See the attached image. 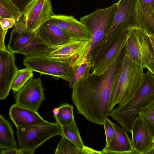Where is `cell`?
Instances as JSON below:
<instances>
[{
  "label": "cell",
  "instance_id": "d4e9b609",
  "mask_svg": "<svg viewBox=\"0 0 154 154\" xmlns=\"http://www.w3.org/2000/svg\"><path fill=\"white\" fill-rule=\"evenodd\" d=\"M23 15L10 0H0V18L13 19L17 21L21 20Z\"/></svg>",
  "mask_w": 154,
  "mask_h": 154
},
{
  "label": "cell",
  "instance_id": "60d3db41",
  "mask_svg": "<svg viewBox=\"0 0 154 154\" xmlns=\"http://www.w3.org/2000/svg\"><path fill=\"white\" fill-rule=\"evenodd\" d=\"M154 1V0H153Z\"/></svg>",
  "mask_w": 154,
  "mask_h": 154
},
{
  "label": "cell",
  "instance_id": "f35d334b",
  "mask_svg": "<svg viewBox=\"0 0 154 154\" xmlns=\"http://www.w3.org/2000/svg\"><path fill=\"white\" fill-rule=\"evenodd\" d=\"M151 41L154 52V37L150 35H147Z\"/></svg>",
  "mask_w": 154,
  "mask_h": 154
},
{
  "label": "cell",
  "instance_id": "1f68e13d",
  "mask_svg": "<svg viewBox=\"0 0 154 154\" xmlns=\"http://www.w3.org/2000/svg\"><path fill=\"white\" fill-rule=\"evenodd\" d=\"M15 22L13 19L0 18V26L3 30H8L14 25Z\"/></svg>",
  "mask_w": 154,
  "mask_h": 154
},
{
  "label": "cell",
  "instance_id": "83f0119b",
  "mask_svg": "<svg viewBox=\"0 0 154 154\" xmlns=\"http://www.w3.org/2000/svg\"><path fill=\"white\" fill-rule=\"evenodd\" d=\"M139 116L154 136V112L146 107L140 110Z\"/></svg>",
  "mask_w": 154,
  "mask_h": 154
},
{
  "label": "cell",
  "instance_id": "7a4b0ae2",
  "mask_svg": "<svg viewBox=\"0 0 154 154\" xmlns=\"http://www.w3.org/2000/svg\"><path fill=\"white\" fill-rule=\"evenodd\" d=\"M154 100V75L148 71L144 74L142 82L132 96L119 104L110 116L128 132L131 133L133 124L143 108Z\"/></svg>",
  "mask_w": 154,
  "mask_h": 154
},
{
  "label": "cell",
  "instance_id": "e0dca14e",
  "mask_svg": "<svg viewBox=\"0 0 154 154\" xmlns=\"http://www.w3.org/2000/svg\"><path fill=\"white\" fill-rule=\"evenodd\" d=\"M9 114L16 127L34 125L47 122L38 112L15 103L11 106Z\"/></svg>",
  "mask_w": 154,
  "mask_h": 154
},
{
  "label": "cell",
  "instance_id": "44dd1931",
  "mask_svg": "<svg viewBox=\"0 0 154 154\" xmlns=\"http://www.w3.org/2000/svg\"><path fill=\"white\" fill-rule=\"evenodd\" d=\"M36 35V31L30 32L26 30L22 33H19L14 29L11 32L7 46L8 50L13 53H17L27 45Z\"/></svg>",
  "mask_w": 154,
  "mask_h": 154
},
{
  "label": "cell",
  "instance_id": "52a82bcc",
  "mask_svg": "<svg viewBox=\"0 0 154 154\" xmlns=\"http://www.w3.org/2000/svg\"><path fill=\"white\" fill-rule=\"evenodd\" d=\"M16 127L19 148L33 151L50 138L62 134L61 128L56 122L47 121L34 125Z\"/></svg>",
  "mask_w": 154,
  "mask_h": 154
},
{
  "label": "cell",
  "instance_id": "2e32d148",
  "mask_svg": "<svg viewBox=\"0 0 154 154\" xmlns=\"http://www.w3.org/2000/svg\"><path fill=\"white\" fill-rule=\"evenodd\" d=\"M128 31L118 36L103 57L92 67L91 74L100 75L108 68L124 48L128 36Z\"/></svg>",
  "mask_w": 154,
  "mask_h": 154
},
{
  "label": "cell",
  "instance_id": "5b68a950",
  "mask_svg": "<svg viewBox=\"0 0 154 154\" xmlns=\"http://www.w3.org/2000/svg\"><path fill=\"white\" fill-rule=\"evenodd\" d=\"M118 8L116 2L108 8H98L94 12L80 18L91 33L90 44L83 63H91L93 54L113 22Z\"/></svg>",
  "mask_w": 154,
  "mask_h": 154
},
{
  "label": "cell",
  "instance_id": "4316f807",
  "mask_svg": "<svg viewBox=\"0 0 154 154\" xmlns=\"http://www.w3.org/2000/svg\"><path fill=\"white\" fill-rule=\"evenodd\" d=\"M33 75V71L29 68L18 69L11 87L13 94L19 91Z\"/></svg>",
  "mask_w": 154,
  "mask_h": 154
},
{
  "label": "cell",
  "instance_id": "ac0fdd59",
  "mask_svg": "<svg viewBox=\"0 0 154 154\" xmlns=\"http://www.w3.org/2000/svg\"><path fill=\"white\" fill-rule=\"evenodd\" d=\"M114 125L117 137L113 139L109 146L101 150L102 154H134L135 152L131 139L126 131L116 123Z\"/></svg>",
  "mask_w": 154,
  "mask_h": 154
},
{
  "label": "cell",
  "instance_id": "8d00e7d4",
  "mask_svg": "<svg viewBox=\"0 0 154 154\" xmlns=\"http://www.w3.org/2000/svg\"><path fill=\"white\" fill-rule=\"evenodd\" d=\"M139 2L150 5L154 8L153 0H138Z\"/></svg>",
  "mask_w": 154,
  "mask_h": 154
},
{
  "label": "cell",
  "instance_id": "f1b7e54d",
  "mask_svg": "<svg viewBox=\"0 0 154 154\" xmlns=\"http://www.w3.org/2000/svg\"><path fill=\"white\" fill-rule=\"evenodd\" d=\"M90 63L85 62L80 64L76 69L71 80L69 82V87L72 89L73 86L78 82L85 74L90 66Z\"/></svg>",
  "mask_w": 154,
  "mask_h": 154
},
{
  "label": "cell",
  "instance_id": "3957f363",
  "mask_svg": "<svg viewBox=\"0 0 154 154\" xmlns=\"http://www.w3.org/2000/svg\"><path fill=\"white\" fill-rule=\"evenodd\" d=\"M117 3L113 22L93 54V60L95 63L103 57L121 34L130 29L139 28L137 11L138 0H119Z\"/></svg>",
  "mask_w": 154,
  "mask_h": 154
},
{
  "label": "cell",
  "instance_id": "4dcf8cb0",
  "mask_svg": "<svg viewBox=\"0 0 154 154\" xmlns=\"http://www.w3.org/2000/svg\"><path fill=\"white\" fill-rule=\"evenodd\" d=\"M23 14L34 0H10Z\"/></svg>",
  "mask_w": 154,
  "mask_h": 154
},
{
  "label": "cell",
  "instance_id": "7c38bea8",
  "mask_svg": "<svg viewBox=\"0 0 154 154\" xmlns=\"http://www.w3.org/2000/svg\"><path fill=\"white\" fill-rule=\"evenodd\" d=\"M50 0H34L23 14L26 30L35 31L45 20L55 14Z\"/></svg>",
  "mask_w": 154,
  "mask_h": 154
},
{
  "label": "cell",
  "instance_id": "d6a6232c",
  "mask_svg": "<svg viewBox=\"0 0 154 154\" xmlns=\"http://www.w3.org/2000/svg\"><path fill=\"white\" fill-rule=\"evenodd\" d=\"M22 19V18H21ZM15 21L14 29L17 32L22 33L26 30V25L24 18L22 20Z\"/></svg>",
  "mask_w": 154,
  "mask_h": 154
},
{
  "label": "cell",
  "instance_id": "277c9868",
  "mask_svg": "<svg viewBox=\"0 0 154 154\" xmlns=\"http://www.w3.org/2000/svg\"><path fill=\"white\" fill-rule=\"evenodd\" d=\"M143 69L131 60L125 49L110 101L111 112L116 105L125 102L134 94L142 82Z\"/></svg>",
  "mask_w": 154,
  "mask_h": 154
},
{
  "label": "cell",
  "instance_id": "d590c367",
  "mask_svg": "<svg viewBox=\"0 0 154 154\" xmlns=\"http://www.w3.org/2000/svg\"><path fill=\"white\" fill-rule=\"evenodd\" d=\"M20 154H34V151L27 149L19 148Z\"/></svg>",
  "mask_w": 154,
  "mask_h": 154
},
{
  "label": "cell",
  "instance_id": "4fadbf2b",
  "mask_svg": "<svg viewBox=\"0 0 154 154\" xmlns=\"http://www.w3.org/2000/svg\"><path fill=\"white\" fill-rule=\"evenodd\" d=\"M35 31L37 35L52 48L62 45L72 38L61 30L50 18L43 22Z\"/></svg>",
  "mask_w": 154,
  "mask_h": 154
},
{
  "label": "cell",
  "instance_id": "836d02e7",
  "mask_svg": "<svg viewBox=\"0 0 154 154\" xmlns=\"http://www.w3.org/2000/svg\"><path fill=\"white\" fill-rule=\"evenodd\" d=\"M8 30H3L0 26V50L7 49L5 44V41L6 35L7 32Z\"/></svg>",
  "mask_w": 154,
  "mask_h": 154
},
{
  "label": "cell",
  "instance_id": "74e56055",
  "mask_svg": "<svg viewBox=\"0 0 154 154\" xmlns=\"http://www.w3.org/2000/svg\"><path fill=\"white\" fill-rule=\"evenodd\" d=\"M145 154H154V144L147 150Z\"/></svg>",
  "mask_w": 154,
  "mask_h": 154
},
{
  "label": "cell",
  "instance_id": "8fae6325",
  "mask_svg": "<svg viewBox=\"0 0 154 154\" xmlns=\"http://www.w3.org/2000/svg\"><path fill=\"white\" fill-rule=\"evenodd\" d=\"M7 49L0 50V100L5 99L9 95L18 69L15 57Z\"/></svg>",
  "mask_w": 154,
  "mask_h": 154
},
{
  "label": "cell",
  "instance_id": "f546056e",
  "mask_svg": "<svg viewBox=\"0 0 154 154\" xmlns=\"http://www.w3.org/2000/svg\"><path fill=\"white\" fill-rule=\"evenodd\" d=\"M104 126L105 134L106 144L105 147H108L111 141L117 137V135L114 127V123L107 118L104 122Z\"/></svg>",
  "mask_w": 154,
  "mask_h": 154
},
{
  "label": "cell",
  "instance_id": "30bf717a",
  "mask_svg": "<svg viewBox=\"0 0 154 154\" xmlns=\"http://www.w3.org/2000/svg\"><path fill=\"white\" fill-rule=\"evenodd\" d=\"M15 104L38 112L45 97L44 89L39 78H31L15 96Z\"/></svg>",
  "mask_w": 154,
  "mask_h": 154
},
{
  "label": "cell",
  "instance_id": "603a6c76",
  "mask_svg": "<svg viewBox=\"0 0 154 154\" xmlns=\"http://www.w3.org/2000/svg\"><path fill=\"white\" fill-rule=\"evenodd\" d=\"M36 35L27 45L19 51L17 53L28 56L42 54H48L52 49Z\"/></svg>",
  "mask_w": 154,
  "mask_h": 154
},
{
  "label": "cell",
  "instance_id": "9c48e42d",
  "mask_svg": "<svg viewBox=\"0 0 154 154\" xmlns=\"http://www.w3.org/2000/svg\"><path fill=\"white\" fill-rule=\"evenodd\" d=\"M90 42V39L71 38L67 42L53 48L48 55L52 58L66 63L76 69L85 59Z\"/></svg>",
  "mask_w": 154,
  "mask_h": 154
},
{
  "label": "cell",
  "instance_id": "484cf974",
  "mask_svg": "<svg viewBox=\"0 0 154 154\" xmlns=\"http://www.w3.org/2000/svg\"><path fill=\"white\" fill-rule=\"evenodd\" d=\"M60 127L62 133L61 136H65L80 148L83 149L86 146L82 140L75 122L70 125Z\"/></svg>",
  "mask_w": 154,
  "mask_h": 154
},
{
  "label": "cell",
  "instance_id": "d6986e66",
  "mask_svg": "<svg viewBox=\"0 0 154 154\" xmlns=\"http://www.w3.org/2000/svg\"><path fill=\"white\" fill-rule=\"evenodd\" d=\"M137 11L139 28L147 35L154 37V8L138 1Z\"/></svg>",
  "mask_w": 154,
  "mask_h": 154
},
{
  "label": "cell",
  "instance_id": "6da1fadb",
  "mask_svg": "<svg viewBox=\"0 0 154 154\" xmlns=\"http://www.w3.org/2000/svg\"><path fill=\"white\" fill-rule=\"evenodd\" d=\"M124 51V49L103 74L93 75L87 71L73 87L72 99L78 113L92 123L103 125L110 116V101Z\"/></svg>",
  "mask_w": 154,
  "mask_h": 154
},
{
  "label": "cell",
  "instance_id": "cb8c5ba5",
  "mask_svg": "<svg viewBox=\"0 0 154 154\" xmlns=\"http://www.w3.org/2000/svg\"><path fill=\"white\" fill-rule=\"evenodd\" d=\"M59 112L53 117L56 122L60 126L70 125L75 122L73 106L68 103L60 104L58 107Z\"/></svg>",
  "mask_w": 154,
  "mask_h": 154
},
{
  "label": "cell",
  "instance_id": "9a60e30c",
  "mask_svg": "<svg viewBox=\"0 0 154 154\" xmlns=\"http://www.w3.org/2000/svg\"><path fill=\"white\" fill-rule=\"evenodd\" d=\"M131 133V142L136 154H145L154 144V136L140 117L134 121Z\"/></svg>",
  "mask_w": 154,
  "mask_h": 154
},
{
  "label": "cell",
  "instance_id": "ab89813d",
  "mask_svg": "<svg viewBox=\"0 0 154 154\" xmlns=\"http://www.w3.org/2000/svg\"><path fill=\"white\" fill-rule=\"evenodd\" d=\"M146 107L148 108L151 111L154 112V100Z\"/></svg>",
  "mask_w": 154,
  "mask_h": 154
},
{
  "label": "cell",
  "instance_id": "e575fe53",
  "mask_svg": "<svg viewBox=\"0 0 154 154\" xmlns=\"http://www.w3.org/2000/svg\"><path fill=\"white\" fill-rule=\"evenodd\" d=\"M0 154H20L19 149L13 148L5 149H2Z\"/></svg>",
  "mask_w": 154,
  "mask_h": 154
},
{
  "label": "cell",
  "instance_id": "ba28073f",
  "mask_svg": "<svg viewBox=\"0 0 154 154\" xmlns=\"http://www.w3.org/2000/svg\"><path fill=\"white\" fill-rule=\"evenodd\" d=\"M23 64L26 68L33 72L61 78L68 82L76 70L66 63L50 57L48 54L25 56Z\"/></svg>",
  "mask_w": 154,
  "mask_h": 154
},
{
  "label": "cell",
  "instance_id": "5bb4252c",
  "mask_svg": "<svg viewBox=\"0 0 154 154\" xmlns=\"http://www.w3.org/2000/svg\"><path fill=\"white\" fill-rule=\"evenodd\" d=\"M49 18L53 19L59 28L71 38L91 39L89 29L74 17L54 14Z\"/></svg>",
  "mask_w": 154,
  "mask_h": 154
},
{
  "label": "cell",
  "instance_id": "7402d4cb",
  "mask_svg": "<svg viewBox=\"0 0 154 154\" xmlns=\"http://www.w3.org/2000/svg\"><path fill=\"white\" fill-rule=\"evenodd\" d=\"M61 137L56 148L55 154H102L101 151L96 150L87 146L80 148L65 136Z\"/></svg>",
  "mask_w": 154,
  "mask_h": 154
},
{
  "label": "cell",
  "instance_id": "ffe728a7",
  "mask_svg": "<svg viewBox=\"0 0 154 154\" xmlns=\"http://www.w3.org/2000/svg\"><path fill=\"white\" fill-rule=\"evenodd\" d=\"M0 148L1 149L17 148L11 123L1 114L0 115Z\"/></svg>",
  "mask_w": 154,
  "mask_h": 154
},
{
  "label": "cell",
  "instance_id": "8992f818",
  "mask_svg": "<svg viewBox=\"0 0 154 154\" xmlns=\"http://www.w3.org/2000/svg\"><path fill=\"white\" fill-rule=\"evenodd\" d=\"M125 52L135 64L146 68L154 75V52L148 35L138 28L128 31Z\"/></svg>",
  "mask_w": 154,
  "mask_h": 154
}]
</instances>
